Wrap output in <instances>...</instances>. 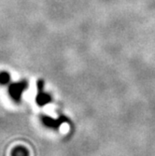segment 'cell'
Wrapping results in <instances>:
<instances>
[{
	"mask_svg": "<svg viewBox=\"0 0 155 156\" xmlns=\"http://www.w3.org/2000/svg\"><path fill=\"white\" fill-rule=\"evenodd\" d=\"M41 122L44 125H46L47 127H50V128H53V129H57L58 127L65 123V122H68V119L65 116H60L58 119H52L49 116H46V115H42L41 116Z\"/></svg>",
	"mask_w": 155,
	"mask_h": 156,
	"instance_id": "cell-2",
	"label": "cell"
},
{
	"mask_svg": "<svg viewBox=\"0 0 155 156\" xmlns=\"http://www.w3.org/2000/svg\"><path fill=\"white\" fill-rule=\"evenodd\" d=\"M9 80V74L8 73H5L3 72L2 73V76H1V83L4 85V84H7V82Z\"/></svg>",
	"mask_w": 155,
	"mask_h": 156,
	"instance_id": "cell-4",
	"label": "cell"
},
{
	"mask_svg": "<svg viewBox=\"0 0 155 156\" xmlns=\"http://www.w3.org/2000/svg\"><path fill=\"white\" fill-rule=\"evenodd\" d=\"M42 82H38L37 83V90H38V93L37 94V97H36V101L37 103L40 106V107H43L45 105H47L48 103L51 102V96L46 94L43 89H42Z\"/></svg>",
	"mask_w": 155,
	"mask_h": 156,
	"instance_id": "cell-3",
	"label": "cell"
},
{
	"mask_svg": "<svg viewBox=\"0 0 155 156\" xmlns=\"http://www.w3.org/2000/svg\"><path fill=\"white\" fill-rule=\"evenodd\" d=\"M27 86H28V84H27V81H25V80L10 84L9 87V95L11 96V98L14 101H17V102L20 101L22 94L26 90Z\"/></svg>",
	"mask_w": 155,
	"mask_h": 156,
	"instance_id": "cell-1",
	"label": "cell"
}]
</instances>
